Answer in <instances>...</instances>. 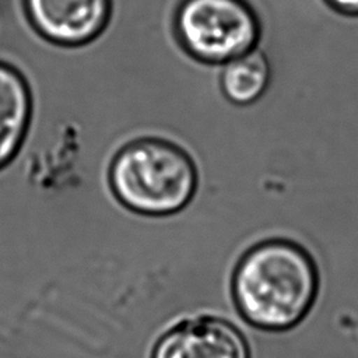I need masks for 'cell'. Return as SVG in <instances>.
I'll return each instance as SVG.
<instances>
[{"mask_svg":"<svg viewBox=\"0 0 358 358\" xmlns=\"http://www.w3.org/2000/svg\"><path fill=\"white\" fill-rule=\"evenodd\" d=\"M270 78V62L260 49L255 48L222 64L220 87L231 103L246 106L263 96Z\"/></svg>","mask_w":358,"mask_h":358,"instance_id":"52a82bcc","label":"cell"},{"mask_svg":"<svg viewBox=\"0 0 358 358\" xmlns=\"http://www.w3.org/2000/svg\"><path fill=\"white\" fill-rule=\"evenodd\" d=\"M32 117V95L25 77L0 62V169L20 152Z\"/></svg>","mask_w":358,"mask_h":358,"instance_id":"8992f818","label":"cell"},{"mask_svg":"<svg viewBox=\"0 0 358 358\" xmlns=\"http://www.w3.org/2000/svg\"><path fill=\"white\" fill-rule=\"evenodd\" d=\"M173 27L183 49L207 64H225L257 48L262 32L246 0H182Z\"/></svg>","mask_w":358,"mask_h":358,"instance_id":"3957f363","label":"cell"},{"mask_svg":"<svg viewBox=\"0 0 358 358\" xmlns=\"http://www.w3.org/2000/svg\"><path fill=\"white\" fill-rule=\"evenodd\" d=\"M324 3L343 15L358 17V0H324Z\"/></svg>","mask_w":358,"mask_h":358,"instance_id":"ba28073f","label":"cell"},{"mask_svg":"<svg viewBox=\"0 0 358 358\" xmlns=\"http://www.w3.org/2000/svg\"><path fill=\"white\" fill-rule=\"evenodd\" d=\"M31 27L48 42L76 48L95 41L106 28L110 0H22Z\"/></svg>","mask_w":358,"mask_h":358,"instance_id":"277c9868","label":"cell"},{"mask_svg":"<svg viewBox=\"0 0 358 358\" xmlns=\"http://www.w3.org/2000/svg\"><path fill=\"white\" fill-rule=\"evenodd\" d=\"M231 291L239 315L249 324L266 331H284L312 309L319 273L303 246L288 239H268L241 257Z\"/></svg>","mask_w":358,"mask_h":358,"instance_id":"6da1fadb","label":"cell"},{"mask_svg":"<svg viewBox=\"0 0 358 358\" xmlns=\"http://www.w3.org/2000/svg\"><path fill=\"white\" fill-rule=\"evenodd\" d=\"M108 178L122 206L152 217L183 210L199 180L190 155L161 138H140L122 147L110 162Z\"/></svg>","mask_w":358,"mask_h":358,"instance_id":"7a4b0ae2","label":"cell"},{"mask_svg":"<svg viewBox=\"0 0 358 358\" xmlns=\"http://www.w3.org/2000/svg\"><path fill=\"white\" fill-rule=\"evenodd\" d=\"M151 358H250V351L235 324L204 315L185 319L165 331Z\"/></svg>","mask_w":358,"mask_h":358,"instance_id":"5b68a950","label":"cell"}]
</instances>
